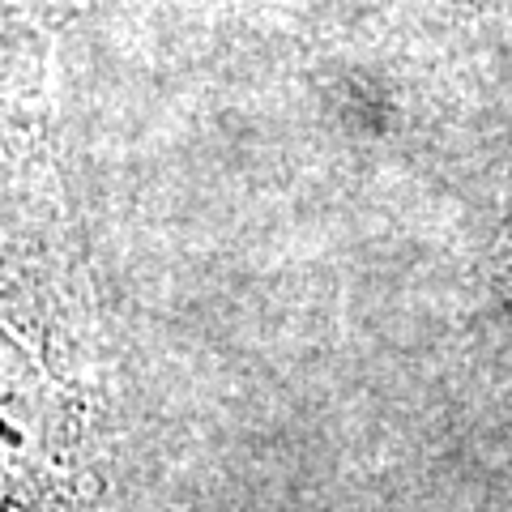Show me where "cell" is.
<instances>
[{
	"label": "cell",
	"mask_w": 512,
	"mask_h": 512,
	"mask_svg": "<svg viewBox=\"0 0 512 512\" xmlns=\"http://www.w3.org/2000/svg\"><path fill=\"white\" fill-rule=\"evenodd\" d=\"M43 103L0 133V512H103V346Z\"/></svg>",
	"instance_id": "cell-1"
},
{
	"label": "cell",
	"mask_w": 512,
	"mask_h": 512,
	"mask_svg": "<svg viewBox=\"0 0 512 512\" xmlns=\"http://www.w3.org/2000/svg\"><path fill=\"white\" fill-rule=\"evenodd\" d=\"M26 5L35 9V18H39L43 26H52V22H60V18H69L73 9L94 5V0H26Z\"/></svg>",
	"instance_id": "cell-3"
},
{
	"label": "cell",
	"mask_w": 512,
	"mask_h": 512,
	"mask_svg": "<svg viewBox=\"0 0 512 512\" xmlns=\"http://www.w3.org/2000/svg\"><path fill=\"white\" fill-rule=\"evenodd\" d=\"M47 30L26 0H0V133L43 103Z\"/></svg>",
	"instance_id": "cell-2"
}]
</instances>
